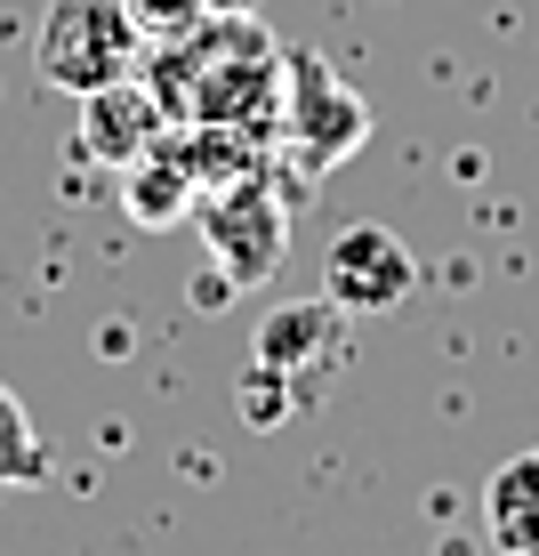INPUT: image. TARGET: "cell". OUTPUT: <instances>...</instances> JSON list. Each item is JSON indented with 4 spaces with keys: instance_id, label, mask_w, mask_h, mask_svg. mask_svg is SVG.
<instances>
[{
    "instance_id": "9c48e42d",
    "label": "cell",
    "mask_w": 539,
    "mask_h": 556,
    "mask_svg": "<svg viewBox=\"0 0 539 556\" xmlns=\"http://www.w3.org/2000/svg\"><path fill=\"white\" fill-rule=\"evenodd\" d=\"M484 532H491V548H508V556H539V452L491 468V484H484Z\"/></svg>"
},
{
    "instance_id": "7a4b0ae2",
    "label": "cell",
    "mask_w": 539,
    "mask_h": 556,
    "mask_svg": "<svg viewBox=\"0 0 539 556\" xmlns=\"http://www.w3.org/2000/svg\"><path fill=\"white\" fill-rule=\"evenodd\" d=\"M145 49L153 41H145L129 0H49L41 33H33V65H41V81L65 89V98H89V89L138 73Z\"/></svg>"
},
{
    "instance_id": "3957f363",
    "label": "cell",
    "mask_w": 539,
    "mask_h": 556,
    "mask_svg": "<svg viewBox=\"0 0 539 556\" xmlns=\"http://www.w3.org/2000/svg\"><path fill=\"white\" fill-rule=\"evenodd\" d=\"M194 226H202V251L234 291H258L266 275L291 251V186H274V169H249L234 186H209L194 202Z\"/></svg>"
},
{
    "instance_id": "ba28073f",
    "label": "cell",
    "mask_w": 539,
    "mask_h": 556,
    "mask_svg": "<svg viewBox=\"0 0 539 556\" xmlns=\"http://www.w3.org/2000/svg\"><path fill=\"white\" fill-rule=\"evenodd\" d=\"M194 202H202V186H194V169L169 153V138L121 169V210H129L138 226H153V235H162V226H178V218H194Z\"/></svg>"
},
{
    "instance_id": "30bf717a",
    "label": "cell",
    "mask_w": 539,
    "mask_h": 556,
    "mask_svg": "<svg viewBox=\"0 0 539 556\" xmlns=\"http://www.w3.org/2000/svg\"><path fill=\"white\" fill-rule=\"evenodd\" d=\"M49 476V444L33 428V412L16 404V388H0V484H41Z\"/></svg>"
},
{
    "instance_id": "8992f818",
    "label": "cell",
    "mask_w": 539,
    "mask_h": 556,
    "mask_svg": "<svg viewBox=\"0 0 539 556\" xmlns=\"http://www.w3.org/2000/svg\"><path fill=\"white\" fill-rule=\"evenodd\" d=\"M162 138H169V105H162V89H153L145 73H121V81H105V89L81 98V153L89 162L129 169Z\"/></svg>"
},
{
    "instance_id": "52a82bcc",
    "label": "cell",
    "mask_w": 539,
    "mask_h": 556,
    "mask_svg": "<svg viewBox=\"0 0 539 556\" xmlns=\"http://www.w3.org/2000/svg\"><path fill=\"white\" fill-rule=\"evenodd\" d=\"M346 323H355V315L331 306V299H322V306H282V315H266V331H258V363L282 371L306 395V371L346 355Z\"/></svg>"
},
{
    "instance_id": "5b68a950",
    "label": "cell",
    "mask_w": 539,
    "mask_h": 556,
    "mask_svg": "<svg viewBox=\"0 0 539 556\" xmlns=\"http://www.w3.org/2000/svg\"><path fill=\"white\" fill-rule=\"evenodd\" d=\"M419 291V258L402 251V235L387 226H346L322 251V299L346 306V315H395L402 299Z\"/></svg>"
},
{
    "instance_id": "6da1fadb",
    "label": "cell",
    "mask_w": 539,
    "mask_h": 556,
    "mask_svg": "<svg viewBox=\"0 0 539 556\" xmlns=\"http://www.w3.org/2000/svg\"><path fill=\"white\" fill-rule=\"evenodd\" d=\"M145 81L162 89L169 122H226V129H249V138L274 146L282 98H291V49L249 9H209L185 33L153 41Z\"/></svg>"
},
{
    "instance_id": "277c9868",
    "label": "cell",
    "mask_w": 539,
    "mask_h": 556,
    "mask_svg": "<svg viewBox=\"0 0 539 556\" xmlns=\"http://www.w3.org/2000/svg\"><path fill=\"white\" fill-rule=\"evenodd\" d=\"M362 129H371V113H362L355 89H346L322 56L291 49V98H282L274 169H306V186H315L331 162H346V153L362 146Z\"/></svg>"
}]
</instances>
